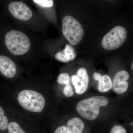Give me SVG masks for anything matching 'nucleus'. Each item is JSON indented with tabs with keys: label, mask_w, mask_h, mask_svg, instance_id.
Wrapping results in <instances>:
<instances>
[{
	"label": "nucleus",
	"mask_w": 133,
	"mask_h": 133,
	"mask_svg": "<svg viewBox=\"0 0 133 133\" xmlns=\"http://www.w3.org/2000/svg\"><path fill=\"white\" fill-rule=\"evenodd\" d=\"M43 37L41 33L17 26L5 14H0V52L12 59L42 55L45 51Z\"/></svg>",
	"instance_id": "1"
},
{
	"label": "nucleus",
	"mask_w": 133,
	"mask_h": 133,
	"mask_svg": "<svg viewBox=\"0 0 133 133\" xmlns=\"http://www.w3.org/2000/svg\"><path fill=\"white\" fill-rule=\"evenodd\" d=\"M4 13L17 25L44 35L48 21L22 0H11L5 3Z\"/></svg>",
	"instance_id": "2"
},
{
	"label": "nucleus",
	"mask_w": 133,
	"mask_h": 133,
	"mask_svg": "<svg viewBox=\"0 0 133 133\" xmlns=\"http://www.w3.org/2000/svg\"><path fill=\"white\" fill-rule=\"evenodd\" d=\"M108 99L103 96H97L83 100L78 103L76 110L84 118L92 121L97 118L99 114L100 108L107 105Z\"/></svg>",
	"instance_id": "3"
},
{
	"label": "nucleus",
	"mask_w": 133,
	"mask_h": 133,
	"mask_svg": "<svg viewBox=\"0 0 133 133\" xmlns=\"http://www.w3.org/2000/svg\"><path fill=\"white\" fill-rule=\"evenodd\" d=\"M17 100L22 107L32 112H41L45 105L43 96L38 92L32 90L21 91L18 94Z\"/></svg>",
	"instance_id": "4"
},
{
	"label": "nucleus",
	"mask_w": 133,
	"mask_h": 133,
	"mask_svg": "<svg viewBox=\"0 0 133 133\" xmlns=\"http://www.w3.org/2000/svg\"><path fill=\"white\" fill-rule=\"evenodd\" d=\"M63 35L72 45H76L81 42L84 35V31L80 23L70 15L63 16L62 19Z\"/></svg>",
	"instance_id": "5"
},
{
	"label": "nucleus",
	"mask_w": 133,
	"mask_h": 133,
	"mask_svg": "<svg viewBox=\"0 0 133 133\" xmlns=\"http://www.w3.org/2000/svg\"><path fill=\"white\" fill-rule=\"evenodd\" d=\"M128 33L126 29L121 26H116L103 37L102 47L107 50H113L121 47L126 41Z\"/></svg>",
	"instance_id": "6"
},
{
	"label": "nucleus",
	"mask_w": 133,
	"mask_h": 133,
	"mask_svg": "<svg viewBox=\"0 0 133 133\" xmlns=\"http://www.w3.org/2000/svg\"><path fill=\"white\" fill-rule=\"evenodd\" d=\"M71 79L77 94L81 95L86 91L89 83V77L86 69L80 68L78 70L77 75H72Z\"/></svg>",
	"instance_id": "7"
},
{
	"label": "nucleus",
	"mask_w": 133,
	"mask_h": 133,
	"mask_svg": "<svg viewBox=\"0 0 133 133\" xmlns=\"http://www.w3.org/2000/svg\"><path fill=\"white\" fill-rule=\"evenodd\" d=\"M18 68L14 59L7 55L0 52V72L3 76L11 78L15 77Z\"/></svg>",
	"instance_id": "8"
},
{
	"label": "nucleus",
	"mask_w": 133,
	"mask_h": 133,
	"mask_svg": "<svg viewBox=\"0 0 133 133\" xmlns=\"http://www.w3.org/2000/svg\"><path fill=\"white\" fill-rule=\"evenodd\" d=\"M129 77L128 72L125 70L120 71L116 73L112 81V88L115 92L122 94L127 92L129 87L127 80Z\"/></svg>",
	"instance_id": "9"
},
{
	"label": "nucleus",
	"mask_w": 133,
	"mask_h": 133,
	"mask_svg": "<svg viewBox=\"0 0 133 133\" xmlns=\"http://www.w3.org/2000/svg\"><path fill=\"white\" fill-rule=\"evenodd\" d=\"M38 10V12L49 21L52 22L53 18L50 14V10L54 5L53 0H32Z\"/></svg>",
	"instance_id": "10"
},
{
	"label": "nucleus",
	"mask_w": 133,
	"mask_h": 133,
	"mask_svg": "<svg viewBox=\"0 0 133 133\" xmlns=\"http://www.w3.org/2000/svg\"><path fill=\"white\" fill-rule=\"evenodd\" d=\"M93 77L95 80L99 82L98 89L100 92H107L112 88V79L108 75L102 76L101 74L95 72Z\"/></svg>",
	"instance_id": "11"
},
{
	"label": "nucleus",
	"mask_w": 133,
	"mask_h": 133,
	"mask_svg": "<svg viewBox=\"0 0 133 133\" xmlns=\"http://www.w3.org/2000/svg\"><path fill=\"white\" fill-rule=\"evenodd\" d=\"M66 127L71 133H83L85 125L81 119L74 117L68 121Z\"/></svg>",
	"instance_id": "12"
},
{
	"label": "nucleus",
	"mask_w": 133,
	"mask_h": 133,
	"mask_svg": "<svg viewBox=\"0 0 133 133\" xmlns=\"http://www.w3.org/2000/svg\"><path fill=\"white\" fill-rule=\"evenodd\" d=\"M57 52H62L64 54L67 60L70 62L74 60L76 57V54L75 52V49L72 45L66 44L62 50Z\"/></svg>",
	"instance_id": "13"
},
{
	"label": "nucleus",
	"mask_w": 133,
	"mask_h": 133,
	"mask_svg": "<svg viewBox=\"0 0 133 133\" xmlns=\"http://www.w3.org/2000/svg\"><path fill=\"white\" fill-rule=\"evenodd\" d=\"M8 129V133H26L20 125L15 122L9 124Z\"/></svg>",
	"instance_id": "14"
},
{
	"label": "nucleus",
	"mask_w": 133,
	"mask_h": 133,
	"mask_svg": "<svg viewBox=\"0 0 133 133\" xmlns=\"http://www.w3.org/2000/svg\"><path fill=\"white\" fill-rule=\"evenodd\" d=\"M8 121L6 116L4 115V112L0 106V130L4 131L8 128Z\"/></svg>",
	"instance_id": "15"
},
{
	"label": "nucleus",
	"mask_w": 133,
	"mask_h": 133,
	"mask_svg": "<svg viewBox=\"0 0 133 133\" xmlns=\"http://www.w3.org/2000/svg\"><path fill=\"white\" fill-rule=\"evenodd\" d=\"M70 77L68 73L63 72L59 74L58 77L57 81L60 84L66 85L70 83Z\"/></svg>",
	"instance_id": "16"
},
{
	"label": "nucleus",
	"mask_w": 133,
	"mask_h": 133,
	"mask_svg": "<svg viewBox=\"0 0 133 133\" xmlns=\"http://www.w3.org/2000/svg\"><path fill=\"white\" fill-rule=\"evenodd\" d=\"M63 92L64 95L67 97H71L74 94L73 88L70 83L66 85L65 87L64 88Z\"/></svg>",
	"instance_id": "17"
},
{
	"label": "nucleus",
	"mask_w": 133,
	"mask_h": 133,
	"mask_svg": "<svg viewBox=\"0 0 133 133\" xmlns=\"http://www.w3.org/2000/svg\"><path fill=\"white\" fill-rule=\"evenodd\" d=\"M110 133H128L126 129L121 125H116L112 128Z\"/></svg>",
	"instance_id": "18"
},
{
	"label": "nucleus",
	"mask_w": 133,
	"mask_h": 133,
	"mask_svg": "<svg viewBox=\"0 0 133 133\" xmlns=\"http://www.w3.org/2000/svg\"><path fill=\"white\" fill-rule=\"evenodd\" d=\"M54 133H71L66 126H60L56 129Z\"/></svg>",
	"instance_id": "19"
},
{
	"label": "nucleus",
	"mask_w": 133,
	"mask_h": 133,
	"mask_svg": "<svg viewBox=\"0 0 133 133\" xmlns=\"http://www.w3.org/2000/svg\"><path fill=\"white\" fill-rule=\"evenodd\" d=\"M129 124H130V125L131 126H133V122H131V123H129Z\"/></svg>",
	"instance_id": "20"
},
{
	"label": "nucleus",
	"mask_w": 133,
	"mask_h": 133,
	"mask_svg": "<svg viewBox=\"0 0 133 133\" xmlns=\"http://www.w3.org/2000/svg\"><path fill=\"white\" fill-rule=\"evenodd\" d=\"M131 68H132V70H133V63H132V66H131Z\"/></svg>",
	"instance_id": "21"
},
{
	"label": "nucleus",
	"mask_w": 133,
	"mask_h": 133,
	"mask_svg": "<svg viewBox=\"0 0 133 133\" xmlns=\"http://www.w3.org/2000/svg\"><path fill=\"white\" fill-rule=\"evenodd\" d=\"M111 1H113V0H111Z\"/></svg>",
	"instance_id": "22"
}]
</instances>
